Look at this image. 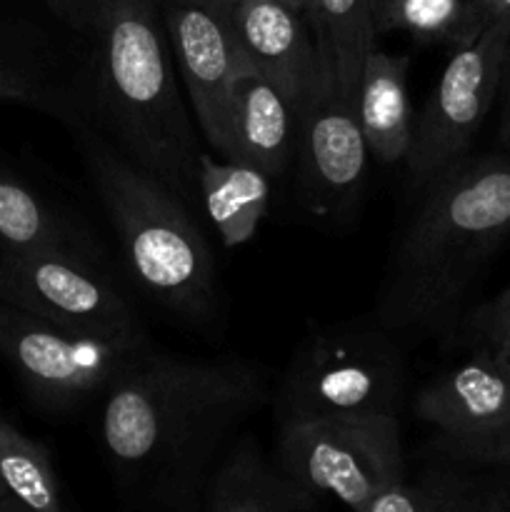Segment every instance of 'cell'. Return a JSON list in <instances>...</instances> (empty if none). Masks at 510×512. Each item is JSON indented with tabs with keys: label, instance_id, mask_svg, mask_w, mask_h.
Masks as SVG:
<instances>
[{
	"label": "cell",
	"instance_id": "cell-1",
	"mask_svg": "<svg viewBox=\"0 0 510 512\" xmlns=\"http://www.w3.org/2000/svg\"><path fill=\"white\" fill-rule=\"evenodd\" d=\"M270 398L253 360H183L150 348L105 390L100 443L120 493L155 510H203L210 473Z\"/></svg>",
	"mask_w": 510,
	"mask_h": 512
},
{
	"label": "cell",
	"instance_id": "cell-2",
	"mask_svg": "<svg viewBox=\"0 0 510 512\" xmlns=\"http://www.w3.org/2000/svg\"><path fill=\"white\" fill-rule=\"evenodd\" d=\"M508 235L510 150L468 153L420 190L373 318L400 343L453 335L475 275Z\"/></svg>",
	"mask_w": 510,
	"mask_h": 512
},
{
	"label": "cell",
	"instance_id": "cell-3",
	"mask_svg": "<svg viewBox=\"0 0 510 512\" xmlns=\"http://www.w3.org/2000/svg\"><path fill=\"white\" fill-rule=\"evenodd\" d=\"M90 93L95 118L115 148L158 175L193 208L198 195V140L180 98L163 10L133 3L93 30Z\"/></svg>",
	"mask_w": 510,
	"mask_h": 512
},
{
	"label": "cell",
	"instance_id": "cell-4",
	"mask_svg": "<svg viewBox=\"0 0 510 512\" xmlns=\"http://www.w3.org/2000/svg\"><path fill=\"white\" fill-rule=\"evenodd\" d=\"M75 135L140 288L180 318H210L218 308V263L193 208L90 125Z\"/></svg>",
	"mask_w": 510,
	"mask_h": 512
},
{
	"label": "cell",
	"instance_id": "cell-5",
	"mask_svg": "<svg viewBox=\"0 0 510 512\" xmlns=\"http://www.w3.org/2000/svg\"><path fill=\"white\" fill-rule=\"evenodd\" d=\"M405 393V353L378 320L313 325L275 390V420L283 425L333 415H400Z\"/></svg>",
	"mask_w": 510,
	"mask_h": 512
},
{
	"label": "cell",
	"instance_id": "cell-6",
	"mask_svg": "<svg viewBox=\"0 0 510 512\" xmlns=\"http://www.w3.org/2000/svg\"><path fill=\"white\" fill-rule=\"evenodd\" d=\"M275 465L315 495L363 512L405 478L398 415H333L278 425Z\"/></svg>",
	"mask_w": 510,
	"mask_h": 512
},
{
	"label": "cell",
	"instance_id": "cell-7",
	"mask_svg": "<svg viewBox=\"0 0 510 512\" xmlns=\"http://www.w3.org/2000/svg\"><path fill=\"white\" fill-rule=\"evenodd\" d=\"M150 348L148 335L75 333L0 300V355L48 408H73L105 393Z\"/></svg>",
	"mask_w": 510,
	"mask_h": 512
},
{
	"label": "cell",
	"instance_id": "cell-8",
	"mask_svg": "<svg viewBox=\"0 0 510 512\" xmlns=\"http://www.w3.org/2000/svg\"><path fill=\"white\" fill-rule=\"evenodd\" d=\"M0 300L60 328L100 338L145 335L128 300L80 250L0 253Z\"/></svg>",
	"mask_w": 510,
	"mask_h": 512
},
{
	"label": "cell",
	"instance_id": "cell-9",
	"mask_svg": "<svg viewBox=\"0 0 510 512\" xmlns=\"http://www.w3.org/2000/svg\"><path fill=\"white\" fill-rule=\"evenodd\" d=\"M510 35L485 28L473 43L450 53L438 85L425 100L413 128L405 165L413 190H423L435 175L470 153L475 135L498 100L500 73Z\"/></svg>",
	"mask_w": 510,
	"mask_h": 512
},
{
	"label": "cell",
	"instance_id": "cell-10",
	"mask_svg": "<svg viewBox=\"0 0 510 512\" xmlns=\"http://www.w3.org/2000/svg\"><path fill=\"white\" fill-rule=\"evenodd\" d=\"M163 25L195 120L225 158L240 80L258 73L240 40L230 0H163Z\"/></svg>",
	"mask_w": 510,
	"mask_h": 512
},
{
	"label": "cell",
	"instance_id": "cell-11",
	"mask_svg": "<svg viewBox=\"0 0 510 512\" xmlns=\"http://www.w3.org/2000/svg\"><path fill=\"white\" fill-rule=\"evenodd\" d=\"M368 143L353 100L318 90L298 123V198L318 223H345L358 210L368 178Z\"/></svg>",
	"mask_w": 510,
	"mask_h": 512
},
{
	"label": "cell",
	"instance_id": "cell-12",
	"mask_svg": "<svg viewBox=\"0 0 510 512\" xmlns=\"http://www.w3.org/2000/svg\"><path fill=\"white\" fill-rule=\"evenodd\" d=\"M235 25L255 70L300 115L318 93V53L303 10L285 0H235Z\"/></svg>",
	"mask_w": 510,
	"mask_h": 512
},
{
	"label": "cell",
	"instance_id": "cell-13",
	"mask_svg": "<svg viewBox=\"0 0 510 512\" xmlns=\"http://www.w3.org/2000/svg\"><path fill=\"white\" fill-rule=\"evenodd\" d=\"M413 415L448 438L493 433L510 425V373L480 345L415 393Z\"/></svg>",
	"mask_w": 510,
	"mask_h": 512
},
{
	"label": "cell",
	"instance_id": "cell-14",
	"mask_svg": "<svg viewBox=\"0 0 510 512\" xmlns=\"http://www.w3.org/2000/svg\"><path fill=\"white\" fill-rule=\"evenodd\" d=\"M325 500L270 463L253 435H240L203 490L208 512H313Z\"/></svg>",
	"mask_w": 510,
	"mask_h": 512
},
{
	"label": "cell",
	"instance_id": "cell-15",
	"mask_svg": "<svg viewBox=\"0 0 510 512\" xmlns=\"http://www.w3.org/2000/svg\"><path fill=\"white\" fill-rule=\"evenodd\" d=\"M298 113L260 73L240 80L225 158L255 165L270 180L283 178L298 143Z\"/></svg>",
	"mask_w": 510,
	"mask_h": 512
},
{
	"label": "cell",
	"instance_id": "cell-16",
	"mask_svg": "<svg viewBox=\"0 0 510 512\" xmlns=\"http://www.w3.org/2000/svg\"><path fill=\"white\" fill-rule=\"evenodd\" d=\"M408 55L373 48L365 55L355 98L360 128L373 158L380 163H400L413 143V105L408 95Z\"/></svg>",
	"mask_w": 510,
	"mask_h": 512
},
{
	"label": "cell",
	"instance_id": "cell-17",
	"mask_svg": "<svg viewBox=\"0 0 510 512\" xmlns=\"http://www.w3.org/2000/svg\"><path fill=\"white\" fill-rule=\"evenodd\" d=\"M318 53V90L358 98L365 55L375 48L373 0H310L305 10Z\"/></svg>",
	"mask_w": 510,
	"mask_h": 512
},
{
	"label": "cell",
	"instance_id": "cell-18",
	"mask_svg": "<svg viewBox=\"0 0 510 512\" xmlns=\"http://www.w3.org/2000/svg\"><path fill=\"white\" fill-rule=\"evenodd\" d=\"M273 180L255 165L200 153L198 195L225 248H238L255 238L268 213Z\"/></svg>",
	"mask_w": 510,
	"mask_h": 512
},
{
	"label": "cell",
	"instance_id": "cell-19",
	"mask_svg": "<svg viewBox=\"0 0 510 512\" xmlns=\"http://www.w3.org/2000/svg\"><path fill=\"white\" fill-rule=\"evenodd\" d=\"M80 250L98 255L93 240L33 188L0 170V253Z\"/></svg>",
	"mask_w": 510,
	"mask_h": 512
},
{
	"label": "cell",
	"instance_id": "cell-20",
	"mask_svg": "<svg viewBox=\"0 0 510 512\" xmlns=\"http://www.w3.org/2000/svg\"><path fill=\"white\" fill-rule=\"evenodd\" d=\"M375 33H405L425 45L455 50L485 30L473 0H373Z\"/></svg>",
	"mask_w": 510,
	"mask_h": 512
},
{
	"label": "cell",
	"instance_id": "cell-21",
	"mask_svg": "<svg viewBox=\"0 0 510 512\" xmlns=\"http://www.w3.org/2000/svg\"><path fill=\"white\" fill-rule=\"evenodd\" d=\"M0 488L3 510L63 512L58 473L48 448L0 418Z\"/></svg>",
	"mask_w": 510,
	"mask_h": 512
},
{
	"label": "cell",
	"instance_id": "cell-22",
	"mask_svg": "<svg viewBox=\"0 0 510 512\" xmlns=\"http://www.w3.org/2000/svg\"><path fill=\"white\" fill-rule=\"evenodd\" d=\"M0 100H18L55 115L65 128L88 125L85 110L68 88L60 85L43 53L0 35Z\"/></svg>",
	"mask_w": 510,
	"mask_h": 512
},
{
	"label": "cell",
	"instance_id": "cell-23",
	"mask_svg": "<svg viewBox=\"0 0 510 512\" xmlns=\"http://www.w3.org/2000/svg\"><path fill=\"white\" fill-rule=\"evenodd\" d=\"M363 512H483L480 478L455 468H430L385 488Z\"/></svg>",
	"mask_w": 510,
	"mask_h": 512
},
{
	"label": "cell",
	"instance_id": "cell-24",
	"mask_svg": "<svg viewBox=\"0 0 510 512\" xmlns=\"http://www.w3.org/2000/svg\"><path fill=\"white\" fill-rule=\"evenodd\" d=\"M430 448L438 458L455 460V463L510 465V425H503L493 433L470 435V438L438 435Z\"/></svg>",
	"mask_w": 510,
	"mask_h": 512
},
{
	"label": "cell",
	"instance_id": "cell-25",
	"mask_svg": "<svg viewBox=\"0 0 510 512\" xmlns=\"http://www.w3.org/2000/svg\"><path fill=\"white\" fill-rule=\"evenodd\" d=\"M463 330L465 338L478 345H490L503 338L505 333H510V285L503 293L495 295L493 300L475 308L465 318Z\"/></svg>",
	"mask_w": 510,
	"mask_h": 512
},
{
	"label": "cell",
	"instance_id": "cell-26",
	"mask_svg": "<svg viewBox=\"0 0 510 512\" xmlns=\"http://www.w3.org/2000/svg\"><path fill=\"white\" fill-rule=\"evenodd\" d=\"M133 3H158L163 0H80V33L93 35V30L103 23L105 18L115 13V10L125 8Z\"/></svg>",
	"mask_w": 510,
	"mask_h": 512
},
{
	"label": "cell",
	"instance_id": "cell-27",
	"mask_svg": "<svg viewBox=\"0 0 510 512\" xmlns=\"http://www.w3.org/2000/svg\"><path fill=\"white\" fill-rule=\"evenodd\" d=\"M485 28H498L510 35V0H473Z\"/></svg>",
	"mask_w": 510,
	"mask_h": 512
},
{
	"label": "cell",
	"instance_id": "cell-28",
	"mask_svg": "<svg viewBox=\"0 0 510 512\" xmlns=\"http://www.w3.org/2000/svg\"><path fill=\"white\" fill-rule=\"evenodd\" d=\"M500 143L505 150H510V43L508 53L503 60V73H500Z\"/></svg>",
	"mask_w": 510,
	"mask_h": 512
},
{
	"label": "cell",
	"instance_id": "cell-29",
	"mask_svg": "<svg viewBox=\"0 0 510 512\" xmlns=\"http://www.w3.org/2000/svg\"><path fill=\"white\" fill-rule=\"evenodd\" d=\"M45 5L80 33V0H45Z\"/></svg>",
	"mask_w": 510,
	"mask_h": 512
},
{
	"label": "cell",
	"instance_id": "cell-30",
	"mask_svg": "<svg viewBox=\"0 0 510 512\" xmlns=\"http://www.w3.org/2000/svg\"><path fill=\"white\" fill-rule=\"evenodd\" d=\"M485 348H490V353H493L495 358H498V363L510 373V333H505L503 338H498L495 343L485 345Z\"/></svg>",
	"mask_w": 510,
	"mask_h": 512
},
{
	"label": "cell",
	"instance_id": "cell-31",
	"mask_svg": "<svg viewBox=\"0 0 510 512\" xmlns=\"http://www.w3.org/2000/svg\"><path fill=\"white\" fill-rule=\"evenodd\" d=\"M285 3L295 5V8H298V10H303V0H285Z\"/></svg>",
	"mask_w": 510,
	"mask_h": 512
},
{
	"label": "cell",
	"instance_id": "cell-32",
	"mask_svg": "<svg viewBox=\"0 0 510 512\" xmlns=\"http://www.w3.org/2000/svg\"><path fill=\"white\" fill-rule=\"evenodd\" d=\"M3 505H5V495H3V488H0V512H3Z\"/></svg>",
	"mask_w": 510,
	"mask_h": 512
},
{
	"label": "cell",
	"instance_id": "cell-33",
	"mask_svg": "<svg viewBox=\"0 0 510 512\" xmlns=\"http://www.w3.org/2000/svg\"><path fill=\"white\" fill-rule=\"evenodd\" d=\"M310 8V0H303V13Z\"/></svg>",
	"mask_w": 510,
	"mask_h": 512
},
{
	"label": "cell",
	"instance_id": "cell-34",
	"mask_svg": "<svg viewBox=\"0 0 510 512\" xmlns=\"http://www.w3.org/2000/svg\"><path fill=\"white\" fill-rule=\"evenodd\" d=\"M230 3H235V0H230Z\"/></svg>",
	"mask_w": 510,
	"mask_h": 512
}]
</instances>
